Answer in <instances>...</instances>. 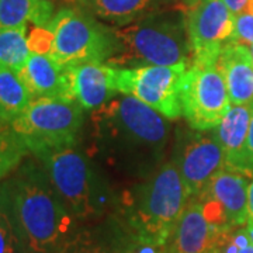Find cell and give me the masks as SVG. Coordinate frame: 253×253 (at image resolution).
Returning <instances> with one entry per match:
<instances>
[{
  "instance_id": "obj_16",
  "label": "cell",
  "mask_w": 253,
  "mask_h": 253,
  "mask_svg": "<svg viewBox=\"0 0 253 253\" xmlns=\"http://www.w3.org/2000/svg\"><path fill=\"white\" fill-rule=\"evenodd\" d=\"M18 76L33 99L73 100L68 69L49 55L31 54Z\"/></svg>"
},
{
  "instance_id": "obj_10",
  "label": "cell",
  "mask_w": 253,
  "mask_h": 253,
  "mask_svg": "<svg viewBox=\"0 0 253 253\" xmlns=\"http://www.w3.org/2000/svg\"><path fill=\"white\" fill-rule=\"evenodd\" d=\"M232 104L217 66L190 65L181 84V111L193 129H214Z\"/></svg>"
},
{
  "instance_id": "obj_36",
  "label": "cell",
  "mask_w": 253,
  "mask_h": 253,
  "mask_svg": "<svg viewBox=\"0 0 253 253\" xmlns=\"http://www.w3.org/2000/svg\"><path fill=\"white\" fill-rule=\"evenodd\" d=\"M177 1H180L181 4H184V3H189V1H191V0H177Z\"/></svg>"
},
{
  "instance_id": "obj_1",
  "label": "cell",
  "mask_w": 253,
  "mask_h": 253,
  "mask_svg": "<svg viewBox=\"0 0 253 253\" xmlns=\"http://www.w3.org/2000/svg\"><path fill=\"white\" fill-rule=\"evenodd\" d=\"M87 154L104 170L126 180L149 177L165 162L172 126L141 100L120 94L91 111Z\"/></svg>"
},
{
  "instance_id": "obj_23",
  "label": "cell",
  "mask_w": 253,
  "mask_h": 253,
  "mask_svg": "<svg viewBox=\"0 0 253 253\" xmlns=\"http://www.w3.org/2000/svg\"><path fill=\"white\" fill-rule=\"evenodd\" d=\"M27 152V146L10 124L0 123V186L23 163Z\"/></svg>"
},
{
  "instance_id": "obj_12",
  "label": "cell",
  "mask_w": 253,
  "mask_h": 253,
  "mask_svg": "<svg viewBox=\"0 0 253 253\" xmlns=\"http://www.w3.org/2000/svg\"><path fill=\"white\" fill-rule=\"evenodd\" d=\"M249 183L244 173L224 168L199 196L206 215L217 228L229 229L246 225L249 219Z\"/></svg>"
},
{
  "instance_id": "obj_11",
  "label": "cell",
  "mask_w": 253,
  "mask_h": 253,
  "mask_svg": "<svg viewBox=\"0 0 253 253\" xmlns=\"http://www.w3.org/2000/svg\"><path fill=\"white\" fill-rule=\"evenodd\" d=\"M172 159L179 169L190 199L201 196L212 177L225 168L224 154L214 129L179 128Z\"/></svg>"
},
{
  "instance_id": "obj_5",
  "label": "cell",
  "mask_w": 253,
  "mask_h": 253,
  "mask_svg": "<svg viewBox=\"0 0 253 253\" xmlns=\"http://www.w3.org/2000/svg\"><path fill=\"white\" fill-rule=\"evenodd\" d=\"M116 51L107 59L114 68L169 66L191 58L186 16L181 7H163L124 27H113Z\"/></svg>"
},
{
  "instance_id": "obj_6",
  "label": "cell",
  "mask_w": 253,
  "mask_h": 253,
  "mask_svg": "<svg viewBox=\"0 0 253 253\" xmlns=\"http://www.w3.org/2000/svg\"><path fill=\"white\" fill-rule=\"evenodd\" d=\"M83 124L84 110L78 101L33 99L10 126L27 146L28 152L40 158L76 145Z\"/></svg>"
},
{
  "instance_id": "obj_24",
  "label": "cell",
  "mask_w": 253,
  "mask_h": 253,
  "mask_svg": "<svg viewBox=\"0 0 253 253\" xmlns=\"http://www.w3.org/2000/svg\"><path fill=\"white\" fill-rule=\"evenodd\" d=\"M0 253H24L6 200L0 191Z\"/></svg>"
},
{
  "instance_id": "obj_31",
  "label": "cell",
  "mask_w": 253,
  "mask_h": 253,
  "mask_svg": "<svg viewBox=\"0 0 253 253\" xmlns=\"http://www.w3.org/2000/svg\"><path fill=\"white\" fill-rule=\"evenodd\" d=\"M235 253H253V244L252 241L249 242V244L244 245V246H241Z\"/></svg>"
},
{
  "instance_id": "obj_29",
  "label": "cell",
  "mask_w": 253,
  "mask_h": 253,
  "mask_svg": "<svg viewBox=\"0 0 253 253\" xmlns=\"http://www.w3.org/2000/svg\"><path fill=\"white\" fill-rule=\"evenodd\" d=\"M222 1L225 3L226 6L231 9V11L236 16V14H239V13L244 11L249 0H222Z\"/></svg>"
},
{
  "instance_id": "obj_7",
  "label": "cell",
  "mask_w": 253,
  "mask_h": 253,
  "mask_svg": "<svg viewBox=\"0 0 253 253\" xmlns=\"http://www.w3.org/2000/svg\"><path fill=\"white\" fill-rule=\"evenodd\" d=\"M48 27L54 34L49 56L62 68L86 62L106 63L116 51L113 27L100 23L89 10H58Z\"/></svg>"
},
{
  "instance_id": "obj_25",
  "label": "cell",
  "mask_w": 253,
  "mask_h": 253,
  "mask_svg": "<svg viewBox=\"0 0 253 253\" xmlns=\"http://www.w3.org/2000/svg\"><path fill=\"white\" fill-rule=\"evenodd\" d=\"M27 41L31 54L49 55L52 49V44H54V34L48 26L45 27L36 26L33 28V31L28 34Z\"/></svg>"
},
{
  "instance_id": "obj_35",
  "label": "cell",
  "mask_w": 253,
  "mask_h": 253,
  "mask_svg": "<svg viewBox=\"0 0 253 253\" xmlns=\"http://www.w3.org/2000/svg\"><path fill=\"white\" fill-rule=\"evenodd\" d=\"M249 46V51H251V55H252V59H253V44H251V45H248Z\"/></svg>"
},
{
  "instance_id": "obj_8",
  "label": "cell",
  "mask_w": 253,
  "mask_h": 253,
  "mask_svg": "<svg viewBox=\"0 0 253 253\" xmlns=\"http://www.w3.org/2000/svg\"><path fill=\"white\" fill-rule=\"evenodd\" d=\"M187 68L189 63L116 68V90L141 100L169 120H177L183 114L181 84Z\"/></svg>"
},
{
  "instance_id": "obj_15",
  "label": "cell",
  "mask_w": 253,
  "mask_h": 253,
  "mask_svg": "<svg viewBox=\"0 0 253 253\" xmlns=\"http://www.w3.org/2000/svg\"><path fill=\"white\" fill-rule=\"evenodd\" d=\"M66 69L73 100L84 111L100 109L118 94L114 82V66L104 62H86Z\"/></svg>"
},
{
  "instance_id": "obj_22",
  "label": "cell",
  "mask_w": 253,
  "mask_h": 253,
  "mask_svg": "<svg viewBox=\"0 0 253 253\" xmlns=\"http://www.w3.org/2000/svg\"><path fill=\"white\" fill-rule=\"evenodd\" d=\"M27 37V27L0 31V68L17 73L24 68L31 56Z\"/></svg>"
},
{
  "instance_id": "obj_17",
  "label": "cell",
  "mask_w": 253,
  "mask_h": 253,
  "mask_svg": "<svg viewBox=\"0 0 253 253\" xmlns=\"http://www.w3.org/2000/svg\"><path fill=\"white\" fill-rule=\"evenodd\" d=\"M232 106L253 103V59L249 46L228 41L217 61Z\"/></svg>"
},
{
  "instance_id": "obj_27",
  "label": "cell",
  "mask_w": 253,
  "mask_h": 253,
  "mask_svg": "<svg viewBox=\"0 0 253 253\" xmlns=\"http://www.w3.org/2000/svg\"><path fill=\"white\" fill-rule=\"evenodd\" d=\"M245 174L253 179V103H252V118L249 126V134L246 141V156H245Z\"/></svg>"
},
{
  "instance_id": "obj_14",
  "label": "cell",
  "mask_w": 253,
  "mask_h": 253,
  "mask_svg": "<svg viewBox=\"0 0 253 253\" xmlns=\"http://www.w3.org/2000/svg\"><path fill=\"white\" fill-rule=\"evenodd\" d=\"M132 238L113 212L100 221L81 224L59 253H126Z\"/></svg>"
},
{
  "instance_id": "obj_19",
  "label": "cell",
  "mask_w": 253,
  "mask_h": 253,
  "mask_svg": "<svg viewBox=\"0 0 253 253\" xmlns=\"http://www.w3.org/2000/svg\"><path fill=\"white\" fill-rule=\"evenodd\" d=\"M169 3L170 0H87V10L113 27H124L168 7Z\"/></svg>"
},
{
  "instance_id": "obj_34",
  "label": "cell",
  "mask_w": 253,
  "mask_h": 253,
  "mask_svg": "<svg viewBox=\"0 0 253 253\" xmlns=\"http://www.w3.org/2000/svg\"><path fill=\"white\" fill-rule=\"evenodd\" d=\"M126 253H138V252H136V249H135V244H134V241L131 242V245H129V248H128Z\"/></svg>"
},
{
  "instance_id": "obj_21",
  "label": "cell",
  "mask_w": 253,
  "mask_h": 253,
  "mask_svg": "<svg viewBox=\"0 0 253 253\" xmlns=\"http://www.w3.org/2000/svg\"><path fill=\"white\" fill-rule=\"evenodd\" d=\"M33 101L17 72L0 68V123L10 124Z\"/></svg>"
},
{
  "instance_id": "obj_18",
  "label": "cell",
  "mask_w": 253,
  "mask_h": 253,
  "mask_svg": "<svg viewBox=\"0 0 253 253\" xmlns=\"http://www.w3.org/2000/svg\"><path fill=\"white\" fill-rule=\"evenodd\" d=\"M252 118V103L231 106L222 121L214 128V134L225 161V168L245 174V156L249 126ZM246 176V174H245Z\"/></svg>"
},
{
  "instance_id": "obj_2",
  "label": "cell",
  "mask_w": 253,
  "mask_h": 253,
  "mask_svg": "<svg viewBox=\"0 0 253 253\" xmlns=\"http://www.w3.org/2000/svg\"><path fill=\"white\" fill-rule=\"evenodd\" d=\"M0 191L24 253H59L81 225L56 194L41 162L21 163Z\"/></svg>"
},
{
  "instance_id": "obj_33",
  "label": "cell",
  "mask_w": 253,
  "mask_h": 253,
  "mask_svg": "<svg viewBox=\"0 0 253 253\" xmlns=\"http://www.w3.org/2000/svg\"><path fill=\"white\" fill-rule=\"evenodd\" d=\"M242 13H249V14H252L253 16V0H249L248 1V4H246V7Z\"/></svg>"
},
{
  "instance_id": "obj_9",
  "label": "cell",
  "mask_w": 253,
  "mask_h": 253,
  "mask_svg": "<svg viewBox=\"0 0 253 253\" xmlns=\"http://www.w3.org/2000/svg\"><path fill=\"white\" fill-rule=\"evenodd\" d=\"M191 48V65L217 66L221 48L232 40L235 14L222 0H191L181 6Z\"/></svg>"
},
{
  "instance_id": "obj_20",
  "label": "cell",
  "mask_w": 253,
  "mask_h": 253,
  "mask_svg": "<svg viewBox=\"0 0 253 253\" xmlns=\"http://www.w3.org/2000/svg\"><path fill=\"white\" fill-rule=\"evenodd\" d=\"M55 16L46 0H0V31L27 27L28 23L45 27Z\"/></svg>"
},
{
  "instance_id": "obj_32",
  "label": "cell",
  "mask_w": 253,
  "mask_h": 253,
  "mask_svg": "<svg viewBox=\"0 0 253 253\" xmlns=\"http://www.w3.org/2000/svg\"><path fill=\"white\" fill-rule=\"evenodd\" d=\"M246 229H248V234L251 236V241L253 244V221H248L246 222Z\"/></svg>"
},
{
  "instance_id": "obj_13",
  "label": "cell",
  "mask_w": 253,
  "mask_h": 253,
  "mask_svg": "<svg viewBox=\"0 0 253 253\" xmlns=\"http://www.w3.org/2000/svg\"><path fill=\"white\" fill-rule=\"evenodd\" d=\"M222 231L208 219L199 197H191L165 245V253L214 252Z\"/></svg>"
},
{
  "instance_id": "obj_30",
  "label": "cell",
  "mask_w": 253,
  "mask_h": 253,
  "mask_svg": "<svg viewBox=\"0 0 253 253\" xmlns=\"http://www.w3.org/2000/svg\"><path fill=\"white\" fill-rule=\"evenodd\" d=\"M248 214H249V219L248 221H253V179L249 183V206H248Z\"/></svg>"
},
{
  "instance_id": "obj_4",
  "label": "cell",
  "mask_w": 253,
  "mask_h": 253,
  "mask_svg": "<svg viewBox=\"0 0 253 253\" xmlns=\"http://www.w3.org/2000/svg\"><path fill=\"white\" fill-rule=\"evenodd\" d=\"M37 159L44 166L56 194L79 224L100 221L116 211L118 193L87 152L73 145Z\"/></svg>"
},
{
  "instance_id": "obj_28",
  "label": "cell",
  "mask_w": 253,
  "mask_h": 253,
  "mask_svg": "<svg viewBox=\"0 0 253 253\" xmlns=\"http://www.w3.org/2000/svg\"><path fill=\"white\" fill-rule=\"evenodd\" d=\"M46 1H49L56 11L61 9L87 10V0H46Z\"/></svg>"
},
{
  "instance_id": "obj_37",
  "label": "cell",
  "mask_w": 253,
  "mask_h": 253,
  "mask_svg": "<svg viewBox=\"0 0 253 253\" xmlns=\"http://www.w3.org/2000/svg\"><path fill=\"white\" fill-rule=\"evenodd\" d=\"M211 253H219V251H218V249H215L214 252H211Z\"/></svg>"
},
{
  "instance_id": "obj_26",
  "label": "cell",
  "mask_w": 253,
  "mask_h": 253,
  "mask_svg": "<svg viewBox=\"0 0 253 253\" xmlns=\"http://www.w3.org/2000/svg\"><path fill=\"white\" fill-rule=\"evenodd\" d=\"M231 41L245 45L253 44V16L249 13H239L235 17V30Z\"/></svg>"
},
{
  "instance_id": "obj_3",
  "label": "cell",
  "mask_w": 253,
  "mask_h": 253,
  "mask_svg": "<svg viewBox=\"0 0 253 253\" xmlns=\"http://www.w3.org/2000/svg\"><path fill=\"white\" fill-rule=\"evenodd\" d=\"M190 196L170 158L144 180L118 193L117 215L132 241L165 246Z\"/></svg>"
}]
</instances>
